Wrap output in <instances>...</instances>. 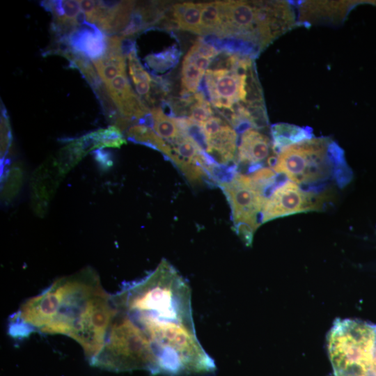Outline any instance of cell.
<instances>
[{
  "instance_id": "9",
  "label": "cell",
  "mask_w": 376,
  "mask_h": 376,
  "mask_svg": "<svg viewBox=\"0 0 376 376\" xmlns=\"http://www.w3.org/2000/svg\"><path fill=\"white\" fill-rule=\"evenodd\" d=\"M230 206L233 226L244 225L253 231L262 224L266 201L263 193L246 174L238 173L230 182L219 184Z\"/></svg>"
},
{
  "instance_id": "34",
  "label": "cell",
  "mask_w": 376,
  "mask_h": 376,
  "mask_svg": "<svg viewBox=\"0 0 376 376\" xmlns=\"http://www.w3.org/2000/svg\"><path fill=\"white\" fill-rule=\"evenodd\" d=\"M370 376H376V344L374 351L373 364L370 371Z\"/></svg>"
},
{
  "instance_id": "17",
  "label": "cell",
  "mask_w": 376,
  "mask_h": 376,
  "mask_svg": "<svg viewBox=\"0 0 376 376\" xmlns=\"http://www.w3.org/2000/svg\"><path fill=\"white\" fill-rule=\"evenodd\" d=\"M23 179L24 169L19 162L10 164L1 174V198L3 204L10 203L18 195Z\"/></svg>"
},
{
  "instance_id": "20",
  "label": "cell",
  "mask_w": 376,
  "mask_h": 376,
  "mask_svg": "<svg viewBox=\"0 0 376 376\" xmlns=\"http://www.w3.org/2000/svg\"><path fill=\"white\" fill-rule=\"evenodd\" d=\"M128 140L144 145L163 152L167 143L150 127L143 125H133L126 131Z\"/></svg>"
},
{
  "instance_id": "2",
  "label": "cell",
  "mask_w": 376,
  "mask_h": 376,
  "mask_svg": "<svg viewBox=\"0 0 376 376\" xmlns=\"http://www.w3.org/2000/svg\"><path fill=\"white\" fill-rule=\"evenodd\" d=\"M116 313L113 295L87 267L26 300L13 317L10 331L67 336L80 345L91 363L102 350Z\"/></svg>"
},
{
  "instance_id": "21",
  "label": "cell",
  "mask_w": 376,
  "mask_h": 376,
  "mask_svg": "<svg viewBox=\"0 0 376 376\" xmlns=\"http://www.w3.org/2000/svg\"><path fill=\"white\" fill-rule=\"evenodd\" d=\"M220 1L203 3L201 14V35L219 36L221 28Z\"/></svg>"
},
{
  "instance_id": "24",
  "label": "cell",
  "mask_w": 376,
  "mask_h": 376,
  "mask_svg": "<svg viewBox=\"0 0 376 376\" xmlns=\"http://www.w3.org/2000/svg\"><path fill=\"white\" fill-rule=\"evenodd\" d=\"M180 133L196 144L201 150L207 151L208 143L201 125L187 117L173 118Z\"/></svg>"
},
{
  "instance_id": "1",
  "label": "cell",
  "mask_w": 376,
  "mask_h": 376,
  "mask_svg": "<svg viewBox=\"0 0 376 376\" xmlns=\"http://www.w3.org/2000/svg\"><path fill=\"white\" fill-rule=\"evenodd\" d=\"M191 288L166 260L143 279L127 283L113 295L148 340L158 374L187 376L214 371V360L196 335Z\"/></svg>"
},
{
  "instance_id": "11",
  "label": "cell",
  "mask_w": 376,
  "mask_h": 376,
  "mask_svg": "<svg viewBox=\"0 0 376 376\" xmlns=\"http://www.w3.org/2000/svg\"><path fill=\"white\" fill-rule=\"evenodd\" d=\"M272 150L269 138L254 127H249L241 134L235 162L238 168L263 165Z\"/></svg>"
},
{
  "instance_id": "15",
  "label": "cell",
  "mask_w": 376,
  "mask_h": 376,
  "mask_svg": "<svg viewBox=\"0 0 376 376\" xmlns=\"http://www.w3.org/2000/svg\"><path fill=\"white\" fill-rule=\"evenodd\" d=\"M272 151L278 155L283 148L313 137L311 129L288 123H276L271 127Z\"/></svg>"
},
{
  "instance_id": "18",
  "label": "cell",
  "mask_w": 376,
  "mask_h": 376,
  "mask_svg": "<svg viewBox=\"0 0 376 376\" xmlns=\"http://www.w3.org/2000/svg\"><path fill=\"white\" fill-rule=\"evenodd\" d=\"M125 59L122 54L105 52L102 57L92 62L100 78L107 84L118 75L126 73Z\"/></svg>"
},
{
  "instance_id": "13",
  "label": "cell",
  "mask_w": 376,
  "mask_h": 376,
  "mask_svg": "<svg viewBox=\"0 0 376 376\" xmlns=\"http://www.w3.org/2000/svg\"><path fill=\"white\" fill-rule=\"evenodd\" d=\"M70 47L92 61L102 57L106 51V36L94 24L79 26L68 37Z\"/></svg>"
},
{
  "instance_id": "25",
  "label": "cell",
  "mask_w": 376,
  "mask_h": 376,
  "mask_svg": "<svg viewBox=\"0 0 376 376\" xmlns=\"http://www.w3.org/2000/svg\"><path fill=\"white\" fill-rule=\"evenodd\" d=\"M204 74L193 62L184 58L182 67L181 93H197Z\"/></svg>"
},
{
  "instance_id": "19",
  "label": "cell",
  "mask_w": 376,
  "mask_h": 376,
  "mask_svg": "<svg viewBox=\"0 0 376 376\" xmlns=\"http://www.w3.org/2000/svg\"><path fill=\"white\" fill-rule=\"evenodd\" d=\"M180 52L174 45L162 52L150 54L145 57V62L152 75L164 73L172 69L178 62Z\"/></svg>"
},
{
  "instance_id": "4",
  "label": "cell",
  "mask_w": 376,
  "mask_h": 376,
  "mask_svg": "<svg viewBox=\"0 0 376 376\" xmlns=\"http://www.w3.org/2000/svg\"><path fill=\"white\" fill-rule=\"evenodd\" d=\"M219 38L231 37L253 45L259 53L298 25L292 5L285 1H220Z\"/></svg>"
},
{
  "instance_id": "12",
  "label": "cell",
  "mask_w": 376,
  "mask_h": 376,
  "mask_svg": "<svg viewBox=\"0 0 376 376\" xmlns=\"http://www.w3.org/2000/svg\"><path fill=\"white\" fill-rule=\"evenodd\" d=\"M135 3L133 1H97V26L107 33H121L130 21Z\"/></svg>"
},
{
  "instance_id": "10",
  "label": "cell",
  "mask_w": 376,
  "mask_h": 376,
  "mask_svg": "<svg viewBox=\"0 0 376 376\" xmlns=\"http://www.w3.org/2000/svg\"><path fill=\"white\" fill-rule=\"evenodd\" d=\"M64 176L54 157H49L34 171L31 182V201L36 215L42 217L45 214Z\"/></svg>"
},
{
  "instance_id": "14",
  "label": "cell",
  "mask_w": 376,
  "mask_h": 376,
  "mask_svg": "<svg viewBox=\"0 0 376 376\" xmlns=\"http://www.w3.org/2000/svg\"><path fill=\"white\" fill-rule=\"evenodd\" d=\"M354 3L352 1H305L299 6L298 24L301 22H340Z\"/></svg>"
},
{
  "instance_id": "7",
  "label": "cell",
  "mask_w": 376,
  "mask_h": 376,
  "mask_svg": "<svg viewBox=\"0 0 376 376\" xmlns=\"http://www.w3.org/2000/svg\"><path fill=\"white\" fill-rule=\"evenodd\" d=\"M252 59L241 56L231 69L208 68L198 91L202 92L217 108L233 111L237 104L248 108L264 104L261 90L256 80Z\"/></svg>"
},
{
  "instance_id": "29",
  "label": "cell",
  "mask_w": 376,
  "mask_h": 376,
  "mask_svg": "<svg viewBox=\"0 0 376 376\" xmlns=\"http://www.w3.org/2000/svg\"><path fill=\"white\" fill-rule=\"evenodd\" d=\"M195 101L189 109V118L203 125L213 115L210 101L202 92L194 93Z\"/></svg>"
},
{
  "instance_id": "23",
  "label": "cell",
  "mask_w": 376,
  "mask_h": 376,
  "mask_svg": "<svg viewBox=\"0 0 376 376\" xmlns=\"http://www.w3.org/2000/svg\"><path fill=\"white\" fill-rule=\"evenodd\" d=\"M150 113L154 122L152 130L161 138L171 142L182 134L173 118L165 114L161 107L152 108Z\"/></svg>"
},
{
  "instance_id": "3",
  "label": "cell",
  "mask_w": 376,
  "mask_h": 376,
  "mask_svg": "<svg viewBox=\"0 0 376 376\" xmlns=\"http://www.w3.org/2000/svg\"><path fill=\"white\" fill-rule=\"evenodd\" d=\"M273 170L304 189L327 191V182L342 188L352 178L343 150L331 139L312 137L283 148Z\"/></svg>"
},
{
  "instance_id": "22",
  "label": "cell",
  "mask_w": 376,
  "mask_h": 376,
  "mask_svg": "<svg viewBox=\"0 0 376 376\" xmlns=\"http://www.w3.org/2000/svg\"><path fill=\"white\" fill-rule=\"evenodd\" d=\"M87 155L82 148L78 139L68 141L61 148L56 158L61 173L65 175L82 158Z\"/></svg>"
},
{
  "instance_id": "5",
  "label": "cell",
  "mask_w": 376,
  "mask_h": 376,
  "mask_svg": "<svg viewBox=\"0 0 376 376\" xmlns=\"http://www.w3.org/2000/svg\"><path fill=\"white\" fill-rule=\"evenodd\" d=\"M116 308L104 346L91 364L116 373L143 370L158 374L150 343L128 315Z\"/></svg>"
},
{
  "instance_id": "6",
  "label": "cell",
  "mask_w": 376,
  "mask_h": 376,
  "mask_svg": "<svg viewBox=\"0 0 376 376\" xmlns=\"http://www.w3.org/2000/svg\"><path fill=\"white\" fill-rule=\"evenodd\" d=\"M375 344L376 325L336 320L327 335L334 376H370Z\"/></svg>"
},
{
  "instance_id": "26",
  "label": "cell",
  "mask_w": 376,
  "mask_h": 376,
  "mask_svg": "<svg viewBox=\"0 0 376 376\" xmlns=\"http://www.w3.org/2000/svg\"><path fill=\"white\" fill-rule=\"evenodd\" d=\"M68 61L70 62V67L78 69L93 90L102 84L101 79L97 75L88 58L79 52H75L72 56Z\"/></svg>"
},
{
  "instance_id": "30",
  "label": "cell",
  "mask_w": 376,
  "mask_h": 376,
  "mask_svg": "<svg viewBox=\"0 0 376 376\" xmlns=\"http://www.w3.org/2000/svg\"><path fill=\"white\" fill-rule=\"evenodd\" d=\"M206 172L218 185L231 182L238 173V166L235 162L229 164H215L209 167Z\"/></svg>"
},
{
  "instance_id": "31",
  "label": "cell",
  "mask_w": 376,
  "mask_h": 376,
  "mask_svg": "<svg viewBox=\"0 0 376 376\" xmlns=\"http://www.w3.org/2000/svg\"><path fill=\"white\" fill-rule=\"evenodd\" d=\"M93 91L99 100L108 120L113 125L117 118L120 116V114L106 86L102 84Z\"/></svg>"
},
{
  "instance_id": "32",
  "label": "cell",
  "mask_w": 376,
  "mask_h": 376,
  "mask_svg": "<svg viewBox=\"0 0 376 376\" xmlns=\"http://www.w3.org/2000/svg\"><path fill=\"white\" fill-rule=\"evenodd\" d=\"M146 28V26L142 15L134 8L128 25L120 34L121 36L127 37L143 31Z\"/></svg>"
},
{
  "instance_id": "28",
  "label": "cell",
  "mask_w": 376,
  "mask_h": 376,
  "mask_svg": "<svg viewBox=\"0 0 376 376\" xmlns=\"http://www.w3.org/2000/svg\"><path fill=\"white\" fill-rule=\"evenodd\" d=\"M12 143V135L8 116L3 104L1 109V174L10 165L7 161Z\"/></svg>"
},
{
  "instance_id": "33",
  "label": "cell",
  "mask_w": 376,
  "mask_h": 376,
  "mask_svg": "<svg viewBox=\"0 0 376 376\" xmlns=\"http://www.w3.org/2000/svg\"><path fill=\"white\" fill-rule=\"evenodd\" d=\"M61 5L64 15L63 18L73 19L80 12L81 8L78 1H61Z\"/></svg>"
},
{
  "instance_id": "8",
  "label": "cell",
  "mask_w": 376,
  "mask_h": 376,
  "mask_svg": "<svg viewBox=\"0 0 376 376\" xmlns=\"http://www.w3.org/2000/svg\"><path fill=\"white\" fill-rule=\"evenodd\" d=\"M329 193V190H306L291 180H282L266 199L262 224L297 213L323 210L330 198Z\"/></svg>"
},
{
  "instance_id": "27",
  "label": "cell",
  "mask_w": 376,
  "mask_h": 376,
  "mask_svg": "<svg viewBox=\"0 0 376 376\" xmlns=\"http://www.w3.org/2000/svg\"><path fill=\"white\" fill-rule=\"evenodd\" d=\"M97 149L104 148H120L126 143L122 132L115 125L94 131Z\"/></svg>"
},
{
  "instance_id": "16",
  "label": "cell",
  "mask_w": 376,
  "mask_h": 376,
  "mask_svg": "<svg viewBox=\"0 0 376 376\" xmlns=\"http://www.w3.org/2000/svg\"><path fill=\"white\" fill-rule=\"evenodd\" d=\"M203 3H177L171 13L176 26L185 31L201 35V22Z\"/></svg>"
}]
</instances>
